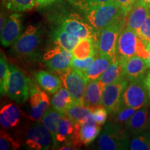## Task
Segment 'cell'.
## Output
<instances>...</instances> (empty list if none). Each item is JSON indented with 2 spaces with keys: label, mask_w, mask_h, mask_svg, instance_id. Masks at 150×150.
Here are the masks:
<instances>
[{
  "label": "cell",
  "mask_w": 150,
  "mask_h": 150,
  "mask_svg": "<svg viewBox=\"0 0 150 150\" xmlns=\"http://www.w3.org/2000/svg\"><path fill=\"white\" fill-rule=\"evenodd\" d=\"M147 43L134 30L124 27L120 33L117 42V59H127L138 56L147 59Z\"/></svg>",
  "instance_id": "6da1fadb"
},
{
  "label": "cell",
  "mask_w": 150,
  "mask_h": 150,
  "mask_svg": "<svg viewBox=\"0 0 150 150\" xmlns=\"http://www.w3.org/2000/svg\"><path fill=\"white\" fill-rule=\"evenodd\" d=\"M33 83L16 65H9V74L6 85V94L11 99L22 104L30 97Z\"/></svg>",
  "instance_id": "7a4b0ae2"
},
{
  "label": "cell",
  "mask_w": 150,
  "mask_h": 150,
  "mask_svg": "<svg viewBox=\"0 0 150 150\" xmlns=\"http://www.w3.org/2000/svg\"><path fill=\"white\" fill-rule=\"evenodd\" d=\"M130 143L129 131L125 127L108 122L98 140V148L102 150L127 149Z\"/></svg>",
  "instance_id": "3957f363"
},
{
  "label": "cell",
  "mask_w": 150,
  "mask_h": 150,
  "mask_svg": "<svg viewBox=\"0 0 150 150\" xmlns=\"http://www.w3.org/2000/svg\"><path fill=\"white\" fill-rule=\"evenodd\" d=\"M83 14L86 20L98 33L117 19L125 16L115 1L97 6L86 11Z\"/></svg>",
  "instance_id": "277c9868"
},
{
  "label": "cell",
  "mask_w": 150,
  "mask_h": 150,
  "mask_svg": "<svg viewBox=\"0 0 150 150\" xmlns=\"http://www.w3.org/2000/svg\"><path fill=\"white\" fill-rule=\"evenodd\" d=\"M125 16L120 17L98 33L97 47L99 55L117 59V42L120 33L125 27Z\"/></svg>",
  "instance_id": "5b68a950"
},
{
  "label": "cell",
  "mask_w": 150,
  "mask_h": 150,
  "mask_svg": "<svg viewBox=\"0 0 150 150\" xmlns=\"http://www.w3.org/2000/svg\"><path fill=\"white\" fill-rule=\"evenodd\" d=\"M59 27L66 32L78 37L79 39L94 38L97 40L98 32L92 25L76 13L61 14L58 19Z\"/></svg>",
  "instance_id": "8992f818"
},
{
  "label": "cell",
  "mask_w": 150,
  "mask_h": 150,
  "mask_svg": "<svg viewBox=\"0 0 150 150\" xmlns=\"http://www.w3.org/2000/svg\"><path fill=\"white\" fill-rule=\"evenodd\" d=\"M59 74L62 83L72 97L73 104L84 106V94L88 80L84 73L70 67Z\"/></svg>",
  "instance_id": "52a82bcc"
},
{
  "label": "cell",
  "mask_w": 150,
  "mask_h": 150,
  "mask_svg": "<svg viewBox=\"0 0 150 150\" xmlns=\"http://www.w3.org/2000/svg\"><path fill=\"white\" fill-rule=\"evenodd\" d=\"M40 37V29L34 25H29L13 45L11 53L19 57L31 56L36 52Z\"/></svg>",
  "instance_id": "ba28073f"
},
{
  "label": "cell",
  "mask_w": 150,
  "mask_h": 150,
  "mask_svg": "<svg viewBox=\"0 0 150 150\" xmlns=\"http://www.w3.org/2000/svg\"><path fill=\"white\" fill-rule=\"evenodd\" d=\"M144 79L131 81L128 84L123 93L122 104L136 110L149 105V93L144 82Z\"/></svg>",
  "instance_id": "9c48e42d"
},
{
  "label": "cell",
  "mask_w": 150,
  "mask_h": 150,
  "mask_svg": "<svg viewBox=\"0 0 150 150\" xmlns=\"http://www.w3.org/2000/svg\"><path fill=\"white\" fill-rule=\"evenodd\" d=\"M129 84L125 76L104 87L102 97V104L106 108L110 115L116 112L122 104V95Z\"/></svg>",
  "instance_id": "30bf717a"
},
{
  "label": "cell",
  "mask_w": 150,
  "mask_h": 150,
  "mask_svg": "<svg viewBox=\"0 0 150 150\" xmlns=\"http://www.w3.org/2000/svg\"><path fill=\"white\" fill-rule=\"evenodd\" d=\"M52 142L51 134L42 123H34L27 131L25 145L29 149L47 150L51 147Z\"/></svg>",
  "instance_id": "8fae6325"
},
{
  "label": "cell",
  "mask_w": 150,
  "mask_h": 150,
  "mask_svg": "<svg viewBox=\"0 0 150 150\" xmlns=\"http://www.w3.org/2000/svg\"><path fill=\"white\" fill-rule=\"evenodd\" d=\"M72 59V52L58 45L48 50L43 55V61L46 66L59 73L70 67Z\"/></svg>",
  "instance_id": "7c38bea8"
},
{
  "label": "cell",
  "mask_w": 150,
  "mask_h": 150,
  "mask_svg": "<svg viewBox=\"0 0 150 150\" xmlns=\"http://www.w3.org/2000/svg\"><path fill=\"white\" fill-rule=\"evenodd\" d=\"M118 60L122 65L123 75L130 82L143 79L147 70L149 69L147 60L138 56Z\"/></svg>",
  "instance_id": "4fadbf2b"
},
{
  "label": "cell",
  "mask_w": 150,
  "mask_h": 150,
  "mask_svg": "<svg viewBox=\"0 0 150 150\" xmlns=\"http://www.w3.org/2000/svg\"><path fill=\"white\" fill-rule=\"evenodd\" d=\"M23 16L15 13L8 17V20L1 32V43L4 47L13 45L22 35Z\"/></svg>",
  "instance_id": "5bb4252c"
},
{
  "label": "cell",
  "mask_w": 150,
  "mask_h": 150,
  "mask_svg": "<svg viewBox=\"0 0 150 150\" xmlns=\"http://www.w3.org/2000/svg\"><path fill=\"white\" fill-rule=\"evenodd\" d=\"M50 99L45 92L33 83L30 92V118L38 121L49 108Z\"/></svg>",
  "instance_id": "9a60e30c"
},
{
  "label": "cell",
  "mask_w": 150,
  "mask_h": 150,
  "mask_svg": "<svg viewBox=\"0 0 150 150\" xmlns=\"http://www.w3.org/2000/svg\"><path fill=\"white\" fill-rule=\"evenodd\" d=\"M125 128L134 135L143 134L150 130L149 105L136 110L125 125Z\"/></svg>",
  "instance_id": "2e32d148"
},
{
  "label": "cell",
  "mask_w": 150,
  "mask_h": 150,
  "mask_svg": "<svg viewBox=\"0 0 150 150\" xmlns=\"http://www.w3.org/2000/svg\"><path fill=\"white\" fill-rule=\"evenodd\" d=\"M79 129L80 140L83 145H88L100 132V126L97 123L93 111L81 122Z\"/></svg>",
  "instance_id": "e0dca14e"
},
{
  "label": "cell",
  "mask_w": 150,
  "mask_h": 150,
  "mask_svg": "<svg viewBox=\"0 0 150 150\" xmlns=\"http://www.w3.org/2000/svg\"><path fill=\"white\" fill-rule=\"evenodd\" d=\"M149 9L136 1L126 16L125 27L130 28L137 32L149 16Z\"/></svg>",
  "instance_id": "ac0fdd59"
},
{
  "label": "cell",
  "mask_w": 150,
  "mask_h": 150,
  "mask_svg": "<svg viewBox=\"0 0 150 150\" xmlns=\"http://www.w3.org/2000/svg\"><path fill=\"white\" fill-rule=\"evenodd\" d=\"M104 86L98 79L88 80L83 98V105L96 107L102 104V97Z\"/></svg>",
  "instance_id": "d6986e66"
},
{
  "label": "cell",
  "mask_w": 150,
  "mask_h": 150,
  "mask_svg": "<svg viewBox=\"0 0 150 150\" xmlns=\"http://www.w3.org/2000/svg\"><path fill=\"white\" fill-rule=\"evenodd\" d=\"M33 77L40 87L50 94H54L62 86L61 78L46 71H37L33 74Z\"/></svg>",
  "instance_id": "ffe728a7"
},
{
  "label": "cell",
  "mask_w": 150,
  "mask_h": 150,
  "mask_svg": "<svg viewBox=\"0 0 150 150\" xmlns=\"http://www.w3.org/2000/svg\"><path fill=\"white\" fill-rule=\"evenodd\" d=\"M115 60L110 56L98 54V56L95 58L88 69L84 72V74L88 80L98 79Z\"/></svg>",
  "instance_id": "44dd1931"
},
{
  "label": "cell",
  "mask_w": 150,
  "mask_h": 150,
  "mask_svg": "<svg viewBox=\"0 0 150 150\" xmlns=\"http://www.w3.org/2000/svg\"><path fill=\"white\" fill-rule=\"evenodd\" d=\"M65 115H63L58 110H56L54 107L48 108L45 112V114L41 118V122L43 125L45 126L50 134H51L52 138V142L54 145H57V141H56V135H57L58 127L61 120L63 118Z\"/></svg>",
  "instance_id": "7402d4cb"
},
{
  "label": "cell",
  "mask_w": 150,
  "mask_h": 150,
  "mask_svg": "<svg viewBox=\"0 0 150 150\" xmlns=\"http://www.w3.org/2000/svg\"><path fill=\"white\" fill-rule=\"evenodd\" d=\"M97 44V40L94 38L81 39L72 50L73 58L85 59L90 56L98 55Z\"/></svg>",
  "instance_id": "603a6c76"
},
{
  "label": "cell",
  "mask_w": 150,
  "mask_h": 150,
  "mask_svg": "<svg viewBox=\"0 0 150 150\" xmlns=\"http://www.w3.org/2000/svg\"><path fill=\"white\" fill-rule=\"evenodd\" d=\"M52 38L58 46L70 52H72L81 40L78 37L66 32L59 27L53 31Z\"/></svg>",
  "instance_id": "cb8c5ba5"
},
{
  "label": "cell",
  "mask_w": 150,
  "mask_h": 150,
  "mask_svg": "<svg viewBox=\"0 0 150 150\" xmlns=\"http://www.w3.org/2000/svg\"><path fill=\"white\" fill-rule=\"evenodd\" d=\"M73 104L70 93L65 88H61L54 94L51 99V105L56 110L65 115L67 110Z\"/></svg>",
  "instance_id": "d4e9b609"
},
{
  "label": "cell",
  "mask_w": 150,
  "mask_h": 150,
  "mask_svg": "<svg viewBox=\"0 0 150 150\" xmlns=\"http://www.w3.org/2000/svg\"><path fill=\"white\" fill-rule=\"evenodd\" d=\"M74 136V125L71 120L66 115L60 121L58 127L56 141L58 142H65L72 145Z\"/></svg>",
  "instance_id": "484cf974"
},
{
  "label": "cell",
  "mask_w": 150,
  "mask_h": 150,
  "mask_svg": "<svg viewBox=\"0 0 150 150\" xmlns=\"http://www.w3.org/2000/svg\"><path fill=\"white\" fill-rule=\"evenodd\" d=\"M20 120V110L13 104L6 105L0 112V122L5 128L16 127Z\"/></svg>",
  "instance_id": "4316f807"
},
{
  "label": "cell",
  "mask_w": 150,
  "mask_h": 150,
  "mask_svg": "<svg viewBox=\"0 0 150 150\" xmlns=\"http://www.w3.org/2000/svg\"><path fill=\"white\" fill-rule=\"evenodd\" d=\"M123 76V68L121 61L115 59L101 75L98 80L105 86L113 83Z\"/></svg>",
  "instance_id": "83f0119b"
},
{
  "label": "cell",
  "mask_w": 150,
  "mask_h": 150,
  "mask_svg": "<svg viewBox=\"0 0 150 150\" xmlns=\"http://www.w3.org/2000/svg\"><path fill=\"white\" fill-rule=\"evenodd\" d=\"M4 7L13 12H23L38 6L36 0H2Z\"/></svg>",
  "instance_id": "f1b7e54d"
},
{
  "label": "cell",
  "mask_w": 150,
  "mask_h": 150,
  "mask_svg": "<svg viewBox=\"0 0 150 150\" xmlns=\"http://www.w3.org/2000/svg\"><path fill=\"white\" fill-rule=\"evenodd\" d=\"M93 110V108L89 106L72 104L67 110L65 115L70 118L73 123L81 122Z\"/></svg>",
  "instance_id": "f546056e"
},
{
  "label": "cell",
  "mask_w": 150,
  "mask_h": 150,
  "mask_svg": "<svg viewBox=\"0 0 150 150\" xmlns=\"http://www.w3.org/2000/svg\"><path fill=\"white\" fill-rule=\"evenodd\" d=\"M136 109L129 107L124 104H121L120 107L116 112L111 115L112 120L111 121L118 125L125 127V125L130 119L131 116L134 114Z\"/></svg>",
  "instance_id": "4dcf8cb0"
},
{
  "label": "cell",
  "mask_w": 150,
  "mask_h": 150,
  "mask_svg": "<svg viewBox=\"0 0 150 150\" xmlns=\"http://www.w3.org/2000/svg\"><path fill=\"white\" fill-rule=\"evenodd\" d=\"M72 6L82 13H85L93 7L104 4L113 2L114 0H67Z\"/></svg>",
  "instance_id": "1f68e13d"
},
{
  "label": "cell",
  "mask_w": 150,
  "mask_h": 150,
  "mask_svg": "<svg viewBox=\"0 0 150 150\" xmlns=\"http://www.w3.org/2000/svg\"><path fill=\"white\" fill-rule=\"evenodd\" d=\"M9 74V65L5 54L1 52L0 57V91L1 95H7L6 85Z\"/></svg>",
  "instance_id": "d6a6232c"
},
{
  "label": "cell",
  "mask_w": 150,
  "mask_h": 150,
  "mask_svg": "<svg viewBox=\"0 0 150 150\" xmlns=\"http://www.w3.org/2000/svg\"><path fill=\"white\" fill-rule=\"evenodd\" d=\"M129 147L132 150H150V137L147 132L135 135L130 140Z\"/></svg>",
  "instance_id": "836d02e7"
},
{
  "label": "cell",
  "mask_w": 150,
  "mask_h": 150,
  "mask_svg": "<svg viewBox=\"0 0 150 150\" xmlns=\"http://www.w3.org/2000/svg\"><path fill=\"white\" fill-rule=\"evenodd\" d=\"M20 147V142L16 140L8 133L1 130L0 134V149L16 150Z\"/></svg>",
  "instance_id": "e575fe53"
},
{
  "label": "cell",
  "mask_w": 150,
  "mask_h": 150,
  "mask_svg": "<svg viewBox=\"0 0 150 150\" xmlns=\"http://www.w3.org/2000/svg\"><path fill=\"white\" fill-rule=\"evenodd\" d=\"M97 56V55L92 56L85 59H78L73 58L72 62H71L70 67L75 69V70H79L81 72L84 73L88 69L90 65L92 64V63L94 61V60L95 59Z\"/></svg>",
  "instance_id": "d590c367"
},
{
  "label": "cell",
  "mask_w": 150,
  "mask_h": 150,
  "mask_svg": "<svg viewBox=\"0 0 150 150\" xmlns=\"http://www.w3.org/2000/svg\"><path fill=\"white\" fill-rule=\"evenodd\" d=\"M108 110L102 104L94 107L93 110V113L97 123L99 126L104 125L106 122L108 117Z\"/></svg>",
  "instance_id": "8d00e7d4"
},
{
  "label": "cell",
  "mask_w": 150,
  "mask_h": 150,
  "mask_svg": "<svg viewBox=\"0 0 150 150\" xmlns=\"http://www.w3.org/2000/svg\"><path fill=\"white\" fill-rule=\"evenodd\" d=\"M139 36L146 43L150 41V16L147 17L146 20L137 31Z\"/></svg>",
  "instance_id": "74e56055"
},
{
  "label": "cell",
  "mask_w": 150,
  "mask_h": 150,
  "mask_svg": "<svg viewBox=\"0 0 150 150\" xmlns=\"http://www.w3.org/2000/svg\"><path fill=\"white\" fill-rule=\"evenodd\" d=\"M136 1L137 0H114L115 3L120 8L125 16H127Z\"/></svg>",
  "instance_id": "f35d334b"
},
{
  "label": "cell",
  "mask_w": 150,
  "mask_h": 150,
  "mask_svg": "<svg viewBox=\"0 0 150 150\" xmlns=\"http://www.w3.org/2000/svg\"><path fill=\"white\" fill-rule=\"evenodd\" d=\"M7 20H8V18H7L6 15L4 12H3V11H1V17H0V33L2 31L3 28L5 26Z\"/></svg>",
  "instance_id": "ab89813d"
},
{
  "label": "cell",
  "mask_w": 150,
  "mask_h": 150,
  "mask_svg": "<svg viewBox=\"0 0 150 150\" xmlns=\"http://www.w3.org/2000/svg\"><path fill=\"white\" fill-rule=\"evenodd\" d=\"M56 0H36L38 6H45L54 2Z\"/></svg>",
  "instance_id": "60d3db41"
},
{
  "label": "cell",
  "mask_w": 150,
  "mask_h": 150,
  "mask_svg": "<svg viewBox=\"0 0 150 150\" xmlns=\"http://www.w3.org/2000/svg\"><path fill=\"white\" fill-rule=\"evenodd\" d=\"M144 82H145L146 87H147L148 91H149L150 97V70L146 74L145 77L144 79Z\"/></svg>",
  "instance_id": "b9f144b4"
},
{
  "label": "cell",
  "mask_w": 150,
  "mask_h": 150,
  "mask_svg": "<svg viewBox=\"0 0 150 150\" xmlns=\"http://www.w3.org/2000/svg\"><path fill=\"white\" fill-rule=\"evenodd\" d=\"M136 1L139 4L143 6L146 8L150 10V0H137Z\"/></svg>",
  "instance_id": "7bdbcfd3"
},
{
  "label": "cell",
  "mask_w": 150,
  "mask_h": 150,
  "mask_svg": "<svg viewBox=\"0 0 150 150\" xmlns=\"http://www.w3.org/2000/svg\"><path fill=\"white\" fill-rule=\"evenodd\" d=\"M146 47H147V52H148V57L146 60H147V62L148 66H149V68L150 69V41L147 43V45H146Z\"/></svg>",
  "instance_id": "ee69618b"
},
{
  "label": "cell",
  "mask_w": 150,
  "mask_h": 150,
  "mask_svg": "<svg viewBox=\"0 0 150 150\" xmlns=\"http://www.w3.org/2000/svg\"><path fill=\"white\" fill-rule=\"evenodd\" d=\"M60 150H65V149H70V150H74V149H77L76 148L73 147L72 145H70V144H66V145L63 146V147L59 148Z\"/></svg>",
  "instance_id": "f6af8a7d"
},
{
  "label": "cell",
  "mask_w": 150,
  "mask_h": 150,
  "mask_svg": "<svg viewBox=\"0 0 150 150\" xmlns=\"http://www.w3.org/2000/svg\"><path fill=\"white\" fill-rule=\"evenodd\" d=\"M147 134H148V136H149L150 137V130H149V131H147Z\"/></svg>",
  "instance_id": "bcb514c9"
},
{
  "label": "cell",
  "mask_w": 150,
  "mask_h": 150,
  "mask_svg": "<svg viewBox=\"0 0 150 150\" xmlns=\"http://www.w3.org/2000/svg\"><path fill=\"white\" fill-rule=\"evenodd\" d=\"M149 16H150V11H149Z\"/></svg>",
  "instance_id": "7dc6e473"
},
{
  "label": "cell",
  "mask_w": 150,
  "mask_h": 150,
  "mask_svg": "<svg viewBox=\"0 0 150 150\" xmlns=\"http://www.w3.org/2000/svg\"><path fill=\"white\" fill-rule=\"evenodd\" d=\"M149 107H150V104H149Z\"/></svg>",
  "instance_id": "c3c4849f"
}]
</instances>
